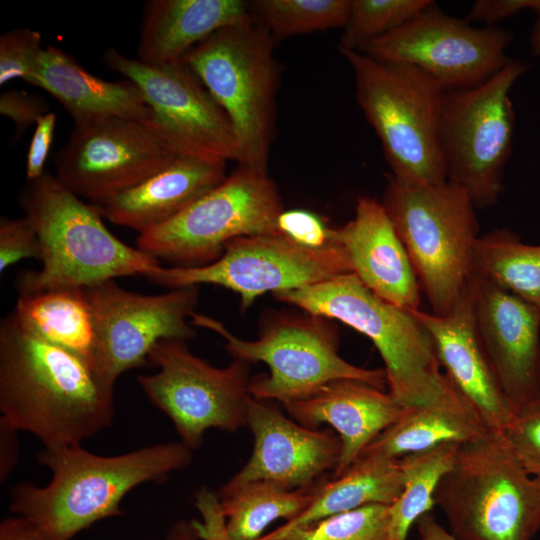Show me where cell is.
<instances>
[{"label": "cell", "instance_id": "obj_33", "mask_svg": "<svg viewBox=\"0 0 540 540\" xmlns=\"http://www.w3.org/2000/svg\"><path fill=\"white\" fill-rule=\"evenodd\" d=\"M434 2L430 0H350L339 47L360 51L369 41L406 24Z\"/></svg>", "mask_w": 540, "mask_h": 540}, {"label": "cell", "instance_id": "obj_5", "mask_svg": "<svg viewBox=\"0 0 540 540\" xmlns=\"http://www.w3.org/2000/svg\"><path fill=\"white\" fill-rule=\"evenodd\" d=\"M434 501L457 540H532L540 530V482L503 432L461 444Z\"/></svg>", "mask_w": 540, "mask_h": 540}, {"label": "cell", "instance_id": "obj_45", "mask_svg": "<svg viewBox=\"0 0 540 540\" xmlns=\"http://www.w3.org/2000/svg\"><path fill=\"white\" fill-rule=\"evenodd\" d=\"M416 527L419 540H457L430 512L418 519Z\"/></svg>", "mask_w": 540, "mask_h": 540}, {"label": "cell", "instance_id": "obj_40", "mask_svg": "<svg viewBox=\"0 0 540 540\" xmlns=\"http://www.w3.org/2000/svg\"><path fill=\"white\" fill-rule=\"evenodd\" d=\"M200 520H192L200 540H233L226 529L216 492L203 487L195 495Z\"/></svg>", "mask_w": 540, "mask_h": 540}, {"label": "cell", "instance_id": "obj_21", "mask_svg": "<svg viewBox=\"0 0 540 540\" xmlns=\"http://www.w3.org/2000/svg\"><path fill=\"white\" fill-rule=\"evenodd\" d=\"M351 272L381 299L406 310L420 309V285L407 251L382 202L359 196L355 216L334 228Z\"/></svg>", "mask_w": 540, "mask_h": 540}, {"label": "cell", "instance_id": "obj_31", "mask_svg": "<svg viewBox=\"0 0 540 540\" xmlns=\"http://www.w3.org/2000/svg\"><path fill=\"white\" fill-rule=\"evenodd\" d=\"M460 445L445 442L398 458L403 488L398 499L389 506L392 540H407L411 527L431 512L435 506V491L452 468Z\"/></svg>", "mask_w": 540, "mask_h": 540}, {"label": "cell", "instance_id": "obj_12", "mask_svg": "<svg viewBox=\"0 0 540 540\" xmlns=\"http://www.w3.org/2000/svg\"><path fill=\"white\" fill-rule=\"evenodd\" d=\"M148 365L157 371L138 376V384L191 450L201 447L211 428L235 432L247 425L250 363L233 359L217 368L194 355L186 341L170 339L153 347Z\"/></svg>", "mask_w": 540, "mask_h": 540}, {"label": "cell", "instance_id": "obj_30", "mask_svg": "<svg viewBox=\"0 0 540 540\" xmlns=\"http://www.w3.org/2000/svg\"><path fill=\"white\" fill-rule=\"evenodd\" d=\"M472 273L540 311V245L524 243L508 228L493 229L476 242Z\"/></svg>", "mask_w": 540, "mask_h": 540}, {"label": "cell", "instance_id": "obj_24", "mask_svg": "<svg viewBox=\"0 0 540 540\" xmlns=\"http://www.w3.org/2000/svg\"><path fill=\"white\" fill-rule=\"evenodd\" d=\"M29 84L56 98L74 125L110 118L153 121V112L134 82L96 77L55 46L43 48Z\"/></svg>", "mask_w": 540, "mask_h": 540}, {"label": "cell", "instance_id": "obj_29", "mask_svg": "<svg viewBox=\"0 0 540 540\" xmlns=\"http://www.w3.org/2000/svg\"><path fill=\"white\" fill-rule=\"evenodd\" d=\"M315 488L286 489L273 482H226L217 492L226 529L233 540H258L277 519L286 522L313 501Z\"/></svg>", "mask_w": 540, "mask_h": 540}, {"label": "cell", "instance_id": "obj_26", "mask_svg": "<svg viewBox=\"0 0 540 540\" xmlns=\"http://www.w3.org/2000/svg\"><path fill=\"white\" fill-rule=\"evenodd\" d=\"M488 430L474 406L452 383L435 400L403 408L398 419L363 453L398 459L445 442L464 444L481 437Z\"/></svg>", "mask_w": 540, "mask_h": 540}, {"label": "cell", "instance_id": "obj_39", "mask_svg": "<svg viewBox=\"0 0 540 540\" xmlns=\"http://www.w3.org/2000/svg\"><path fill=\"white\" fill-rule=\"evenodd\" d=\"M49 112V104L40 95L23 90H8L0 95L1 115L15 124L14 140L19 139L28 128L36 125L37 121Z\"/></svg>", "mask_w": 540, "mask_h": 540}, {"label": "cell", "instance_id": "obj_7", "mask_svg": "<svg viewBox=\"0 0 540 540\" xmlns=\"http://www.w3.org/2000/svg\"><path fill=\"white\" fill-rule=\"evenodd\" d=\"M383 206L402 241L431 313L446 315L472 274L479 238L475 206L459 186L415 184L391 174Z\"/></svg>", "mask_w": 540, "mask_h": 540}, {"label": "cell", "instance_id": "obj_47", "mask_svg": "<svg viewBox=\"0 0 540 540\" xmlns=\"http://www.w3.org/2000/svg\"><path fill=\"white\" fill-rule=\"evenodd\" d=\"M530 48L535 56H540V16L537 17L530 32Z\"/></svg>", "mask_w": 540, "mask_h": 540}, {"label": "cell", "instance_id": "obj_36", "mask_svg": "<svg viewBox=\"0 0 540 540\" xmlns=\"http://www.w3.org/2000/svg\"><path fill=\"white\" fill-rule=\"evenodd\" d=\"M503 433L526 471L540 482V402L518 410Z\"/></svg>", "mask_w": 540, "mask_h": 540}, {"label": "cell", "instance_id": "obj_28", "mask_svg": "<svg viewBox=\"0 0 540 540\" xmlns=\"http://www.w3.org/2000/svg\"><path fill=\"white\" fill-rule=\"evenodd\" d=\"M12 312L32 334L91 363L94 318L85 288L64 287L19 294Z\"/></svg>", "mask_w": 540, "mask_h": 540}, {"label": "cell", "instance_id": "obj_6", "mask_svg": "<svg viewBox=\"0 0 540 540\" xmlns=\"http://www.w3.org/2000/svg\"><path fill=\"white\" fill-rule=\"evenodd\" d=\"M338 49L352 68L356 101L379 138L390 174L415 184L447 181L439 142L446 89L415 66Z\"/></svg>", "mask_w": 540, "mask_h": 540}, {"label": "cell", "instance_id": "obj_41", "mask_svg": "<svg viewBox=\"0 0 540 540\" xmlns=\"http://www.w3.org/2000/svg\"><path fill=\"white\" fill-rule=\"evenodd\" d=\"M530 10L540 16V0H477L473 3L466 20L495 26L501 20L521 11Z\"/></svg>", "mask_w": 540, "mask_h": 540}, {"label": "cell", "instance_id": "obj_9", "mask_svg": "<svg viewBox=\"0 0 540 540\" xmlns=\"http://www.w3.org/2000/svg\"><path fill=\"white\" fill-rule=\"evenodd\" d=\"M274 37L255 16L210 35L183 61L226 113L238 166L267 173L278 66Z\"/></svg>", "mask_w": 540, "mask_h": 540}, {"label": "cell", "instance_id": "obj_15", "mask_svg": "<svg viewBox=\"0 0 540 540\" xmlns=\"http://www.w3.org/2000/svg\"><path fill=\"white\" fill-rule=\"evenodd\" d=\"M85 291L94 318L91 364L113 386L124 372L148 365L149 353L159 341H188L196 335L187 320L196 313L198 286L145 295L109 280Z\"/></svg>", "mask_w": 540, "mask_h": 540}, {"label": "cell", "instance_id": "obj_37", "mask_svg": "<svg viewBox=\"0 0 540 540\" xmlns=\"http://www.w3.org/2000/svg\"><path fill=\"white\" fill-rule=\"evenodd\" d=\"M41 256L39 235L29 218L1 217L0 272L25 258L41 260Z\"/></svg>", "mask_w": 540, "mask_h": 540}, {"label": "cell", "instance_id": "obj_18", "mask_svg": "<svg viewBox=\"0 0 540 540\" xmlns=\"http://www.w3.org/2000/svg\"><path fill=\"white\" fill-rule=\"evenodd\" d=\"M477 331L515 413L540 402V311L471 274Z\"/></svg>", "mask_w": 540, "mask_h": 540}, {"label": "cell", "instance_id": "obj_43", "mask_svg": "<svg viewBox=\"0 0 540 540\" xmlns=\"http://www.w3.org/2000/svg\"><path fill=\"white\" fill-rule=\"evenodd\" d=\"M17 430L0 417V481L5 482L19 458Z\"/></svg>", "mask_w": 540, "mask_h": 540}, {"label": "cell", "instance_id": "obj_48", "mask_svg": "<svg viewBox=\"0 0 540 540\" xmlns=\"http://www.w3.org/2000/svg\"><path fill=\"white\" fill-rule=\"evenodd\" d=\"M419 540V539H418Z\"/></svg>", "mask_w": 540, "mask_h": 540}, {"label": "cell", "instance_id": "obj_34", "mask_svg": "<svg viewBox=\"0 0 540 540\" xmlns=\"http://www.w3.org/2000/svg\"><path fill=\"white\" fill-rule=\"evenodd\" d=\"M389 506L370 504L295 528L277 540H392Z\"/></svg>", "mask_w": 540, "mask_h": 540}, {"label": "cell", "instance_id": "obj_20", "mask_svg": "<svg viewBox=\"0 0 540 540\" xmlns=\"http://www.w3.org/2000/svg\"><path fill=\"white\" fill-rule=\"evenodd\" d=\"M432 337L440 366L477 410L488 429L504 432L515 416L482 346L475 320L471 276L444 316L410 310Z\"/></svg>", "mask_w": 540, "mask_h": 540}, {"label": "cell", "instance_id": "obj_8", "mask_svg": "<svg viewBox=\"0 0 540 540\" xmlns=\"http://www.w3.org/2000/svg\"><path fill=\"white\" fill-rule=\"evenodd\" d=\"M190 322L221 336L233 359L268 366V374L250 380L249 394L259 400H276L285 406L341 379L381 390L387 387L384 368L359 367L340 356L337 329L323 317L270 311L262 316L255 340L239 338L221 321L204 314L194 313Z\"/></svg>", "mask_w": 540, "mask_h": 540}, {"label": "cell", "instance_id": "obj_35", "mask_svg": "<svg viewBox=\"0 0 540 540\" xmlns=\"http://www.w3.org/2000/svg\"><path fill=\"white\" fill-rule=\"evenodd\" d=\"M42 36L30 28H15L0 36V85L14 79L30 83L42 52Z\"/></svg>", "mask_w": 540, "mask_h": 540}, {"label": "cell", "instance_id": "obj_22", "mask_svg": "<svg viewBox=\"0 0 540 540\" xmlns=\"http://www.w3.org/2000/svg\"><path fill=\"white\" fill-rule=\"evenodd\" d=\"M284 407L294 421L305 427L326 424L337 433L341 452L333 478L343 474L403 410L388 392L351 379L332 381Z\"/></svg>", "mask_w": 540, "mask_h": 540}, {"label": "cell", "instance_id": "obj_44", "mask_svg": "<svg viewBox=\"0 0 540 540\" xmlns=\"http://www.w3.org/2000/svg\"><path fill=\"white\" fill-rule=\"evenodd\" d=\"M0 540H52L28 519L12 515L0 523Z\"/></svg>", "mask_w": 540, "mask_h": 540}, {"label": "cell", "instance_id": "obj_42", "mask_svg": "<svg viewBox=\"0 0 540 540\" xmlns=\"http://www.w3.org/2000/svg\"><path fill=\"white\" fill-rule=\"evenodd\" d=\"M55 126L56 115L53 112L43 115L36 123L26 158L28 181L35 180L45 173L44 166L53 142Z\"/></svg>", "mask_w": 540, "mask_h": 540}, {"label": "cell", "instance_id": "obj_32", "mask_svg": "<svg viewBox=\"0 0 540 540\" xmlns=\"http://www.w3.org/2000/svg\"><path fill=\"white\" fill-rule=\"evenodd\" d=\"M254 15L274 38L338 28L347 23L350 0H257Z\"/></svg>", "mask_w": 540, "mask_h": 540}, {"label": "cell", "instance_id": "obj_46", "mask_svg": "<svg viewBox=\"0 0 540 540\" xmlns=\"http://www.w3.org/2000/svg\"><path fill=\"white\" fill-rule=\"evenodd\" d=\"M163 540H200L192 521L184 519L174 522Z\"/></svg>", "mask_w": 540, "mask_h": 540}, {"label": "cell", "instance_id": "obj_27", "mask_svg": "<svg viewBox=\"0 0 540 540\" xmlns=\"http://www.w3.org/2000/svg\"><path fill=\"white\" fill-rule=\"evenodd\" d=\"M402 488L398 459L363 453L343 474L316 487L313 501L301 514L258 540H277L295 528L366 505H391Z\"/></svg>", "mask_w": 540, "mask_h": 540}, {"label": "cell", "instance_id": "obj_4", "mask_svg": "<svg viewBox=\"0 0 540 540\" xmlns=\"http://www.w3.org/2000/svg\"><path fill=\"white\" fill-rule=\"evenodd\" d=\"M274 297L367 336L384 362L388 393L403 408L431 402L452 385L420 321L410 310L378 297L352 272Z\"/></svg>", "mask_w": 540, "mask_h": 540}, {"label": "cell", "instance_id": "obj_10", "mask_svg": "<svg viewBox=\"0 0 540 540\" xmlns=\"http://www.w3.org/2000/svg\"><path fill=\"white\" fill-rule=\"evenodd\" d=\"M527 69L511 59L479 86L445 91L439 142L447 181L463 189L475 208L496 204L503 192L515 125L510 91Z\"/></svg>", "mask_w": 540, "mask_h": 540}, {"label": "cell", "instance_id": "obj_16", "mask_svg": "<svg viewBox=\"0 0 540 540\" xmlns=\"http://www.w3.org/2000/svg\"><path fill=\"white\" fill-rule=\"evenodd\" d=\"M179 154L153 122L110 118L74 125L56 156V179L98 203L168 166Z\"/></svg>", "mask_w": 540, "mask_h": 540}, {"label": "cell", "instance_id": "obj_14", "mask_svg": "<svg viewBox=\"0 0 540 540\" xmlns=\"http://www.w3.org/2000/svg\"><path fill=\"white\" fill-rule=\"evenodd\" d=\"M512 39L507 29L472 26L433 3L359 52L381 62L415 66L446 90L468 89L483 84L510 62L506 50Z\"/></svg>", "mask_w": 540, "mask_h": 540}, {"label": "cell", "instance_id": "obj_11", "mask_svg": "<svg viewBox=\"0 0 540 540\" xmlns=\"http://www.w3.org/2000/svg\"><path fill=\"white\" fill-rule=\"evenodd\" d=\"M283 210L268 173L238 166L175 218L139 234L136 247L173 266L207 265L236 238L278 233L277 219Z\"/></svg>", "mask_w": 540, "mask_h": 540}, {"label": "cell", "instance_id": "obj_1", "mask_svg": "<svg viewBox=\"0 0 540 540\" xmlns=\"http://www.w3.org/2000/svg\"><path fill=\"white\" fill-rule=\"evenodd\" d=\"M114 386L83 357L26 330L13 312L0 322V411L43 445H77L107 428Z\"/></svg>", "mask_w": 540, "mask_h": 540}, {"label": "cell", "instance_id": "obj_3", "mask_svg": "<svg viewBox=\"0 0 540 540\" xmlns=\"http://www.w3.org/2000/svg\"><path fill=\"white\" fill-rule=\"evenodd\" d=\"M19 204L41 242L40 270L16 278L18 294L91 287L125 276H147L160 265L153 256L112 234L92 204L45 172L28 181Z\"/></svg>", "mask_w": 540, "mask_h": 540}, {"label": "cell", "instance_id": "obj_2", "mask_svg": "<svg viewBox=\"0 0 540 540\" xmlns=\"http://www.w3.org/2000/svg\"><path fill=\"white\" fill-rule=\"evenodd\" d=\"M192 451L181 441L160 443L115 456H101L77 445L44 446L38 463L50 482L17 484L9 510L43 530L52 540H71L94 523L122 514L123 498L147 482H164L186 468Z\"/></svg>", "mask_w": 540, "mask_h": 540}, {"label": "cell", "instance_id": "obj_13", "mask_svg": "<svg viewBox=\"0 0 540 540\" xmlns=\"http://www.w3.org/2000/svg\"><path fill=\"white\" fill-rule=\"evenodd\" d=\"M349 272L348 259L338 244L309 248L280 233H267L232 240L210 264L159 266L146 278L170 289L202 284L225 287L240 295L245 311L267 292L295 290Z\"/></svg>", "mask_w": 540, "mask_h": 540}, {"label": "cell", "instance_id": "obj_23", "mask_svg": "<svg viewBox=\"0 0 540 540\" xmlns=\"http://www.w3.org/2000/svg\"><path fill=\"white\" fill-rule=\"evenodd\" d=\"M224 161L178 155L168 166L109 199L91 203L111 223L139 234L182 213L222 183Z\"/></svg>", "mask_w": 540, "mask_h": 540}, {"label": "cell", "instance_id": "obj_25", "mask_svg": "<svg viewBox=\"0 0 540 540\" xmlns=\"http://www.w3.org/2000/svg\"><path fill=\"white\" fill-rule=\"evenodd\" d=\"M242 0H151L146 4L137 55L162 65L181 61L218 30L253 17Z\"/></svg>", "mask_w": 540, "mask_h": 540}, {"label": "cell", "instance_id": "obj_38", "mask_svg": "<svg viewBox=\"0 0 540 540\" xmlns=\"http://www.w3.org/2000/svg\"><path fill=\"white\" fill-rule=\"evenodd\" d=\"M277 232L309 248L337 245L334 228L317 214L303 209L283 210L277 219Z\"/></svg>", "mask_w": 540, "mask_h": 540}, {"label": "cell", "instance_id": "obj_19", "mask_svg": "<svg viewBox=\"0 0 540 540\" xmlns=\"http://www.w3.org/2000/svg\"><path fill=\"white\" fill-rule=\"evenodd\" d=\"M247 425L254 440L252 453L229 483L264 480L290 490L307 488L337 466L341 441L331 429L305 427L252 396Z\"/></svg>", "mask_w": 540, "mask_h": 540}, {"label": "cell", "instance_id": "obj_17", "mask_svg": "<svg viewBox=\"0 0 540 540\" xmlns=\"http://www.w3.org/2000/svg\"><path fill=\"white\" fill-rule=\"evenodd\" d=\"M104 62L137 85L153 112L152 122L179 155L237 161L226 113L183 61L152 65L109 49Z\"/></svg>", "mask_w": 540, "mask_h": 540}]
</instances>
